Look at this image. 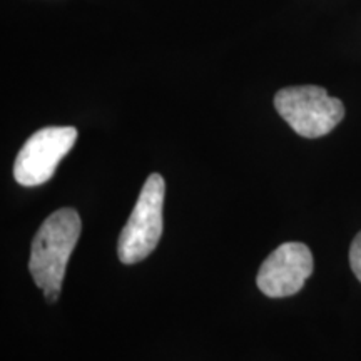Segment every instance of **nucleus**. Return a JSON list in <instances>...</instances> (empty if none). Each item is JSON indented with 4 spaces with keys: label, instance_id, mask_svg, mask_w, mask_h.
<instances>
[{
    "label": "nucleus",
    "instance_id": "1",
    "mask_svg": "<svg viewBox=\"0 0 361 361\" xmlns=\"http://www.w3.org/2000/svg\"><path fill=\"white\" fill-rule=\"evenodd\" d=\"M80 228L78 211L62 207L44 221L32 239L29 271L47 303H56L61 295L66 266L80 236Z\"/></svg>",
    "mask_w": 361,
    "mask_h": 361
},
{
    "label": "nucleus",
    "instance_id": "2",
    "mask_svg": "<svg viewBox=\"0 0 361 361\" xmlns=\"http://www.w3.org/2000/svg\"><path fill=\"white\" fill-rule=\"evenodd\" d=\"M278 114L301 137L316 139L331 133L345 117V106L318 85H296L278 90Z\"/></svg>",
    "mask_w": 361,
    "mask_h": 361
},
{
    "label": "nucleus",
    "instance_id": "3",
    "mask_svg": "<svg viewBox=\"0 0 361 361\" xmlns=\"http://www.w3.org/2000/svg\"><path fill=\"white\" fill-rule=\"evenodd\" d=\"M164 194L166 184L162 176H149L133 213L117 239V256H119L121 263H139L156 250L162 234Z\"/></svg>",
    "mask_w": 361,
    "mask_h": 361
},
{
    "label": "nucleus",
    "instance_id": "4",
    "mask_svg": "<svg viewBox=\"0 0 361 361\" xmlns=\"http://www.w3.org/2000/svg\"><path fill=\"white\" fill-rule=\"evenodd\" d=\"M78 141V129L72 126H52L39 129L27 139L13 162V178L25 188L47 183L61 164L62 157Z\"/></svg>",
    "mask_w": 361,
    "mask_h": 361
},
{
    "label": "nucleus",
    "instance_id": "5",
    "mask_svg": "<svg viewBox=\"0 0 361 361\" xmlns=\"http://www.w3.org/2000/svg\"><path fill=\"white\" fill-rule=\"evenodd\" d=\"M313 268V255L308 246L303 243H283L261 264L256 284L268 298L293 296L303 290Z\"/></svg>",
    "mask_w": 361,
    "mask_h": 361
},
{
    "label": "nucleus",
    "instance_id": "6",
    "mask_svg": "<svg viewBox=\"0 0 361 361\" xmlns=\"http://www.w3.org/2000/svg\"><path fill=\"white\" fill-rule=\"evenodd\" d=\"M350 264L351 269H353L355 276L360 279L361 283V231L356 234L350 247Z\"/></svg>",
    "mask_w": 361,
    "mask_h": 361
}]
</instances>
